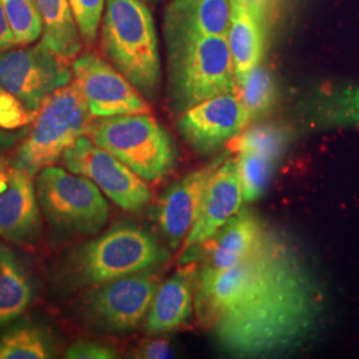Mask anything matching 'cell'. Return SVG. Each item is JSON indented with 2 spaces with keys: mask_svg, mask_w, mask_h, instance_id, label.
Listing matches in <instances>:
<instances>
[{
  "mask_svg": "<svg viewBox=\"0 0 359 359\" xmlns=\"http://www.w3.org/2000/svg\"><path fill=\"white\" fill-rule=\"evenodd\" d=\"M321 286L283 238L268 268L208 327L234 358H264L304 344L321 322Z\"/></svg>",
  "mask_w": 359,
  "mask_h": 359,
  "instance_id": "obj_1",
  "label": "cell"
},
{
  "mask_svg": "<svg viewBox=\"0 0 359 359\" xmlns=\"http://www.w3.org/2000/svg\"><path fill=\"white\" fill-rule=\"evenodd\" d=\"M170 253L154 234L133 224H118L72 246L56 265L55 283L63 293L92 287L144 270L160 268Z\"/></svg>",
  "mask_w": 359,
  "mask_h": 359,
  "instance_id": "obj_2",
  "label": "cell"
},
{
  "mask_svg": "<svg viewBox=\"0 0 359 359\" xmlns=\"http://www.w3.org/2000/svg\"><path fill=\"white\" fill-rule=\"evenodd\" d=\"M168 93L175 114L219 95L236 93L237 79L226 36L165 35Z\"/></svg>",
  "mask_w": 359,
  "mask_h": 359,
  "instance_id": "obj_3",
  "label": "cell"
},
{
  "mask_svg": "<svg viewBox=\"0 0 359 359\" xmlns=\"http://www.w3.org/2000/svg\"><path fill=\"white\" fill-rule=\"evenodd\" d=\"M102 50L109 63L145 99L154 100L161 86V62L154 16L142 0H107Z\"/></svg>",
  "mask_w": 359,
  "mask_h": 359,
  "instance_id": "obj_4",
  "label": "cell"
},
{
  "mask_svg": "<svg viewBox=\"0 0 359 359\" xmlns=\"http://www.w3.org/2000/svg\"><path fill=\"white\" fill-rule=\"evenodd\" d=\"M87 136L147 182L165 179L177 163L170 135L149 112L95 118Z\"/></svg>",
  "mask_w": 359,
  "mask_h": 359,
  "instance_id": "obj_5",
  "label": "cell"
},
{
  "mask_svg": "<svg viewBox=\"0 0 359 359\" xmlns=\"http://www.w3.org/2000/svg\"><path fill=\"white\" fill-rule=\"evenodd\" d=\"M92 118L75 83L56 90L39 109L16 151L13 167L35 176L43 168L60 160L67 148L87 135Z\"/></svg>",
  "mask_w": 359,
  "mask_h": 359,
  "instance_id": "obj_6",
  "label": "cell"
},
{
  "mask_svg": "<svg viewBox=\"0 0 359 359\" xmlns=\"http://www.w3.org/2000/svg\"><path fill=\"white\" fill-rule=\"evenodd\" d=\"M35 187L40 210L57 233L95 236L107 225L109 206L88 177L48 165L39 172Z\"/></svg>",
  "mask_w": 359,
  "mask_h": 359,
  "instance_id": "obj_7",
  "label": "cell"
},
{
  "mask_svg": "<svg viewBox=\"0 0 359 359\" xmlns=\"http://www.w3.org/2000/svg\"><path fill=\"white\" fill-rule=\"evenodd\" d=\"M160 283L158 268L126 276L90 289L75 311L80 322L93 332L128 333L145 320Z\"/></svg>",
  "mask_w": 359,
  "mask_h": 359,
  "instance_id": "obj_8",
  "label": "cell"
},
{
  "mask_svg": "<svg viewBox=\"0 0 359 359\" xmlns=\"http://www.w3.org/2000/svg\"><path fill=\"white\" fill-rule=\"evenodd\" d=\"M69 63L43 41L0 55V84L28 111L38 114L55 92L71 83Z\"/></svg>",
  "mask_w": 359,
  "mask_h": 359,
  "instance_id": "obj_9",
  "label": "cell"
},
{
  "mask_svg": "<svg viewBox=\"0 0 359 359\" xmlns=\"http://www.w3.org/2000/svg\"><path fill=\"white\" fill-rule=\"evenodd\" d=\"M60 160L68 170L93 181L103 194L127 212H139L152 200L147 181L87 135L67 148Z\"/></svg>",
  "mask_w": 359,
  "mask_h": 359,
  "instance_id": "obj_10",
  "label": "cell"
},
{
  "mask_svg": "<svg viewBox=\"0 0 359 359\" xmlns=\"http://www.w3.org/2000/svg\"><path fill=\"white\" fill-rule=\"evenodd\" d=\"M72 74L93 118L149 112L142 93L97 53L87 52L77 56L72 63Z\"/></svg>",
  "mask_w": 359,
  "mask_h": 359,
  "instance_id": "obj_11",
  "label": "cell"
},
{
  "mask_svg": "<svg viewBox=\"0 0 359 359\" xmlns=\"http://www.w3.org/2000/svg\"><path fill=\"white\" fill-rule=\"evenodd\" d=\"M250 124L236 93L219 95L182 112L177 129L185 142L201 154L217 152Z\"/></svg>",
  "mask_w": 359,
  "mask_h": 359,
  "instance_id": "obj_12",
  "label": "cell"
},
{
  "mask_svg": "<svg viewBox=\"0 0 359 359\" xmlns=\"http://www.w3.org/2000/svg\"><path fill=\"white\" fill-rule=\"evenodd\" d=\"M226 157L228 154H219L212 163L188 173L172 184L158 198L154 219L172 250L179 249L192 229L206 189Z\"/></svg>",
  "mask_w": 359,
  "mask_h": 359,
  "instance_id": "obj_13",
  "label": "cell"
},
{
  "mask_svg": "<svg viewBox=\"0 0 359 359\" xmlns=\"http://www.w3.org/2000/svg\"><path fill=\"white\" fill-rule=\"evenodd\" d=\"M243 201L244 196L237 158L228 156L210 181L196 222L182 243L181 265L193 262L196 252L240 212Z\"/></svg>",
  "mask_w": 359,
  "mask_h": 359,
  "instance_id": "obj_14",
  "label": "cell"
},
{
  "mask_svg": "<svg viewBox=\"0 0 359 359\" xmlns=\"http://www.w3.org/2000/svg\"><path fill=\"white\" fill-rule=\"evenodd\" d=\"M8 188L0 193V237L16 245L35 244L41 231V215L32 176L8 169Z\"/></svg>",
  "mask_w": 359,
  "mask_h": 359,
  "instance_id": "obj_15",
  "label": "cell"
},
{
  "mask_svg": "<svg viewBox=\"0 0 359 359\" xmlns=\"http://www.w3.org/2000/svg\"><path fill=\"white\" fill-rule=\"evenodd\" d=\"M198 269L196 264H184L167 281L160 283L144 320V330L161 335L177 330L189 321L194 310Z\"/></svg>",
  "mask_w": 359,
  "mask_h": 359,
  "instance_id": "obj_16",
  "label": "cell"
},
{
  "mask_svg": "<svg viewBox=\"0 0 359 359\" xmlns=\"http://www.w3.org/2000/svg\"><path fill=\"white\" fill-rule=\"evenodd\" d=\"M229 0H173L165 13V35L228 36Z\"/></svg>",
  "mask_w": 359,
  "mask_h": 359,
  "instance_id": "obj_17",
  "label": "cell"
},
{
  "mask_svg": "<svg viewBox=\"0 0 359 359\" xmlns=\"http://www.w3.org/2000/svg\"><path fill=\"white\" fill-rule=\"evenodd\" d=\"M262 222L249 210H241L206 243V255L201 270L217 271L240 262L255 246L264 231Z\"/></svg>",
  "mask_w": 359,
  "mask_h": 359,
  "instance_id": "obj_18",
  "label": "cell"
},
{
  "mask_svg": "<svg viewBox=\"0 0 359 359\" xmlns=\"http://www.w3.org/2000/svg\"><path fill=\"white\" fill-rule=\"evenodd\" d=\"M302 108L309 126L313 128L359 127V86L317 88Z\"/></svg>",
  "mask_w": 359,
  "mask_h": 359,
  "instance_id": "obj_19",
  "label": "cell"
},
{
  "mask_svg": "<svg viewBox=\"0 0 359 359\" xmlns=\"http://www.w3.org/2000/svg\"><path fill=\"white\" fill-rule=\"evenodd\" d=\"M231 1V23L228 43L237 81L262 63L266 29L258 22L245 0Z\"/></svg>",
  "mask_w": 359,
  "mask_h": 359,
  "instance_id": "obj_20",
  "label": "cell"
},
{
  "mask_svg": "<svg viewBox=\"0 0 359 359\" xmlns=\"http://www.w3.org/2000/svg\"><path fill=\"white\" fill-rule=\"evenodd\" d=\"M35 297V285L25 259L0 244V327L20 317Z\"/></svg>",
  "mask_w": 359,
  "mask_h": 359,
  "instance_id": "obj_21",
  "label": "cell"
},
{
  "mask_svg": "<svg viewBox=\"0 0 359 359\" xmlns=\"http://www.w3.org/2000/svg\"><path fill=\"white\" fill-rule=\"evenodd\" d=\"M41 18V41L68 63L81 51V35L68 0H36Z\"/></svg>",
  "mask_w": 359,
  "mask_h": 359,
  "instance_id": "obj_22",
  "label": "cell"
},
{
  "mask_svg": "<svg viewBox=\"0 0 359 359\" xmlns=\"http://www.w3.org/2000/svg\"><path fill=\"white\" fill-rule=\"evenodd\" d=\"M55 353L51 332L36 322H18L0 334V359H47Z\"/></svg>",
  "mask_w": 359,
  "mask_h": 359,
  "instance_id": "obj_23",
  "label": "cell"
},
{
  "mask_svg": "<svg viewBox=\"0 0 359 359\" xmlns=\"http://www.w3.org/2000/svg\"><path fill=\"white\" fill-rule=\"evenodd\" d=\"M236 95L252 123L273 109L277 100V86L269 69L259 65L237 81Z\"/></svg>",
  "mask_w": 359,
  "mask_h": 359,
  "instance_id": "obj_24",
  "label": "cell"
},
{
  "mask_svg": "<svg viewBox=\"0 0 359 359\" xmlns=\"http://www.w3.org/2000/svg\"><path fill=\"white\" fill-rule=\"evenodd\" d=\"M289 144L287 129L276 124H258L246 128L228 142L231 152H256L281 160Z\"/></svg>",
  "mask_w": 359,
  "mask_h": 359,
  "instance_id": "obj_25",
  "label": "cell"
},
{
  "mask_svg": "<svg viewBox=\"0 0 359 359\" xmlns=\"http://www.w3.org/2000/svg\"><path fill=\"white\" fill-rule=\"evenodd\" d=\"M236 158L244 201L253 203L268 188L278 160L256 152H241Z\"/></svg>",
  "mask_w": 359,
  "mask_h": 359,
  "instance_id": "obj_26",
  "label": "cell"
},
{
  "mask_svg": "<svg viewBox=\"0 0 359 359\" xmlns=\"http://www.w3.org/2000/svg\"><path fill=\"white\" fill-rule=\"evenodd\" d=\"M1 4L16 46H27L40 38L43 25L36 0H1Z\"/></svg>",
  "mask_w": 359,
  "mask_h": 359,
  "instance_id": "obj_27",
  "label": "cell"
},
{
  "mask_svg": "<svg viewBox=\"0 0 359 359\" xmlns=\"http://www.w3.org/2000/svg\"><path fill=\"white\" fill-rule=\"evenodd\" d=\"M81 39L92 44L97 36L107 0H68Z\"/></svg>",
  "mask_w": 359,
  "mask_h": 359,
  "instance_id": "obj_28",
  "label": "cell"
},
{
  "mask_svg": "<svg viewBox=\"0 0 359 359\" xmlns=\"http://www.w3.org/2000/svg\"><path fill=\"white\" fill-rule=\"evenodd\" d=\"M36 114L28 111L8 90L0 84V127L4 129H20L34 121Z\"/></svg>",
  "mask_w": 359,
  "mask_h": 359,
  "instance_id": "obj_29",
  "label": "cell"
},
{
  "mask_svg": "<svg viewBox=\"0 0 359 359\" xmlns=\"http://www.w3.org/2000/svg\"><path fill=\"white\" fill-rule=\"evenodd\" d=\"M68 359H114L118 357L115 347L96 339H79L65 350Z\"/></svg>",
  "mask_w": 359,
  "mask_h": 359,
  "instance_id": "obj_30",
  "label": "cell"
},
{
  "mask_svg": "<svg viewBox=\"0 0 359 359\" xmlns=\"http://www.w3.org/2000/svg\"><path fill=\"white\" fill-rule=\"evenodd\" d=\"M137 358L165 359L175 357V350L170 342L164 338H156L142 344L137 350Z\"/></svg>",
  "mask_w": 359,
  "mask_h": 359,
  "instance_id": "obj_31",
  "label": "cell"
},
{
  "mask_svg": "<svg viewBox=\"0 0 359 359\" xmlns=\"http://www.w3.org/2000/svg\"><path fill=\"white\" fill-rule=\"evenodd\" d=\"M28 133V128L4 129L0 127V151H10Z\"/></svg>",
  "mask_w": 359,
  "mask_h": 359,
  "instance_id": "obj_32",
  "label": "cell"
},
{
  "mask_svg": "<svg viewBox=\"0 0 359 359\" xmlns=\"http://www.w3.org/2000/svg\"><path fill=\"white\" fill-rule=\"evenodd\" d=\"M13 46H16V43L13 38V29L0 0V52L10 50Z\"/></svg>",
  "mask_w": 359,
  "mask_h": 359,
  "instance_id": "obj_33",
  "label": "cell"
},
{
  "mask_svg": "<svg viewBox=\"0 0 359 359\" xmlns=\"http://www.w3.org/2000/svg\"><path fill=\"white\" fill-rule=\"evenodd\" d=\"M250 11L255 13L258 22L265 29H268L269 22L270 0H245Z\"/></svg>",
  "mask_w": 359,
  "mask_h": 359,
  "instance_id": "obj_34",
  "label": "cell"
},
{
  "mask_svg": "<svg viewBox=\"0 0 359 359\" xmlns=\"http://www.w3.org/2000/svg\"><path fill=\"white\" fill-rule=\"evenodd\" d=\"M8 181H10L8 169L7 170H0V193L4 192L8 188Z\"/></svg>",
  "mask_w": 359,
  "mask_h": 359,
  "instance_id": "obj_35",
  "label": "cell"
},
{
  "mask_svg": "<svg viewBox=\"0 0 359 359\" xmlns=\"http://www.w3.org/2000/svg\"><path fill=\"white\" fill-rule=\"evenodd\" d=\"M7 169H10L8 168V160L4 156L0 154V170H7Z\"/></svg>",
  "mask_w": 359,
  "mask_h": 359,
  "instance_id": "obj_36",
  "label": "cell"
},
{
  "mask_svg": "<svg viewBox=\"0 0 359 359\" xmlns=\"http://www.w3.org/2000/svg\"><path fill=\"white\" fill-rule=\"evenodd\" d=\"M149 1H157V0H149Z\"/></svg>",
  "mask_w": 359,
  "mask_h": 359,
  "instance_id": "obj_37",
  "label": "cell"
}]
</instances>
